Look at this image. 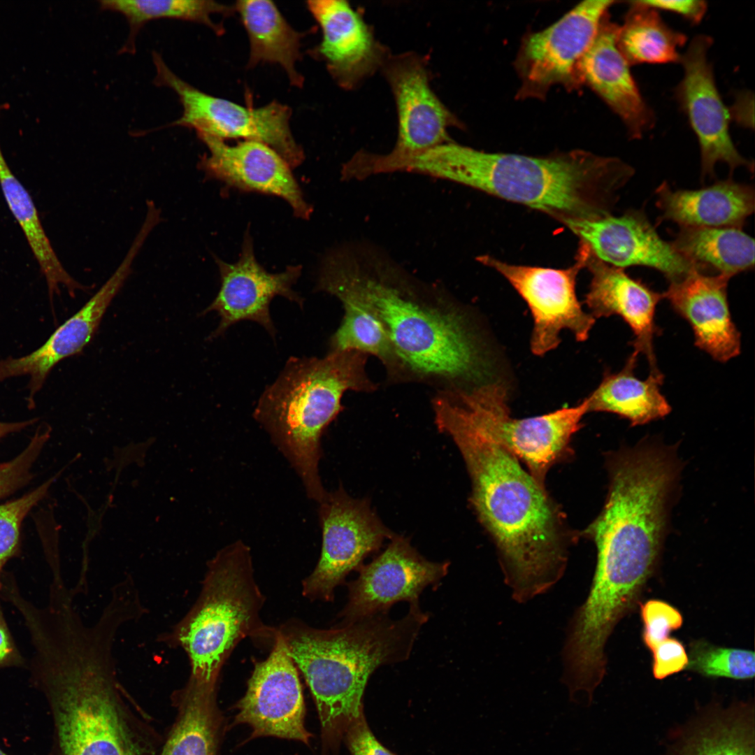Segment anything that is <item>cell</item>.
<instances>
[{
  "mask_svg": "<svg viewBox=\"0 0 755 755\" xmlns=\"http://www.w3.org/2000/svg\"><path fill=\"white\" fill-rule=\"evenodd\" d=\"M316 289L352 301L380 322L399 375L443 382L448 389L501 380L494 352L470 318L380 248L358 243L330 252Z\"/></svg>",
  "mask_w": 755,
  "mask_h": 755,
  "instance_id": "6da1fadb",
  "label": "cell"
},
{
  "mask_svg": "<svg viewBox=\"0 0 755 755\" xmlns=\"http://www.w3.org/2000/svg\"><path fill=\"white\" fill-rule=\"evenodd\" d=\"M433 408L438 428L453 439L466 462L472 504L503 554L515 598L542 592L559 578L563 558L542 485L451 398L438 395Z\"/></svg>",
  "mask_w": 755,
  "mask_h": 755,
  "instance_id": "7a4b0ae2",
  "label": "cell"
},
{
  "mask_svg": "<svg viewBox=\"0 0 755 755\" xmlns=\"http://www.w3.org/2000/svg\"><path fill=\"white\" fill-rule=\"evenodd\" d=\"M115 640L100 628L73 629L32 655L31 678L50 707L55 755H153L122 697Z\"/></svg>",
  "mask_w": 755,
  "mask_h": 755,
  "instance_id": "3957f363",
  "label": "cell"
},
{
  "mask_svg": "<svg viewBox=\"0 0 755 755\" xmlns=\"http://www.w3.org/2000/svg\"><path fill=\"white\" fill-rule=\"evenodd\" d=\"M409 172L450 180L559 218L608 214L633 174L620 159L574 150L545 157L491 153L450 141L415 157Z\"/></svg>",
  "mask_w": 755,
  "mask_h": 755,
  "instance_id": "277c9868",
  "label": "cell"
},
{
  "mask_svg": "<svg viewBox=\"0 0 755 755\" xmlns=\"http://www.w3.org/2000/svg\"><path fill=\"white\" fill-rule=\"evenodd\" d=\"M429 618L419 604L391 619L375 614L330 629L291 619L277 628L312 695L324 742L336 748L362 713L363 696L380 666L406 661Z\"/></svg>",
  "mask_w": 755,
  "mask_h": 755,
  "instance_id": "5b68a950",
  "label": "cell"
},
{
  "mask_svg": "<svg viewBox=\"0 0 755 755\" xmlns=\"http://www.w3.org/2000/svg\"><path fill=\"white\" fill-rule=\"evenodd\" d=\"M367 354L330 351L324 357H290L261 395L254 418L296 471L309 498L321 503L327 491L319 473L321 438L343 407L347 391H371Z\"/></svg>",
  "mask_w": 755,
  "mask_h": 755,
  "instance_id": "8992f818",
  "label": "cell"
},
{
  "mask_svg": "<svg viewBox=\"0 0 755 755\" xmlns=\"http://www.w3.org/2000/svg\"><path fill=\"white\" fill-rule=\"evenodd\" d=\"M264 601L254 577L250 549L239 540L208 562L195 603L159 638L186 653L189 678L217 684L222 666L242 640L273 641L276 628L266 625L260 615Z\"/></svg>",
  "mask_w": 755,
  "mask_h": 755,
  "instance_id": "52a82bcc",
  "label": "cell"
},
{
  "mask_svg": "<svg viewBox=\"0 0 755 755\" xmlns=\"http://www.w3.org/2000/svg\"><path fill=\"white\" fill-rule=\"evenodd\" d=\"M382 67L396 102V142L386 154L357 152L343 166L348 180L401 171L416 156L452 141L447 129L459 124L431 88L425 62L419 56L387 57Z\"/></svg>",
  "mask_w": 755,
  "mask_h": 755,
  "instance_id": "ba28073f",
  "label": "cell"
},
{
  "mask_svg": "<svg viewBox=\"0 0 755 755\" xmlns=\"http://www.w3.org/2000/svg\"><path fill=\"white\" fill-rule=\"evenodd\" d=\"M152 58L154 85L173 90L182 107L181 117L164 127H184L194 129L197 135L224 141H259L276 151L291 168L303 162L304 152L290 127V107L276 101L258 108L247 107L212 96L178 76L157 52H152Z\"/></svg>",
  "mask_w": 755,
  "mask_h": 755,
  "instance_id": "9c48e42d",
  "label": "cell"
},
{
  "mask_svg": "<svg viewBox=\"0 0 755 755\" xmlns=\"http://www.w3.org/2000/svg\"><path fill=\"white\" fill-rule=\"evenodd\" d=\"M510 387L487 384L450 393L480 429L514 456L522 459L542 485L549 466L559 456L588 412L584 399L578 405L543 415L512 418L508 406Z\"/></svg>",
  "mask_w": 755,
  "mask_h": 755,
  "instance_id": "30bf717a",
  "label": "cell"
},
{
  "mask_svg": "<svg viewBox=\"0 0 755 755\" xmlns=\"http://www.w3.org/2000/svg\"><path fill=\"white\" fill-rule=\"evenodd\" d=\"M322 550L312 572L302 582L310 601L330 602L346 576L394 535L380 520L367 499L350 496L343 487L327 492L319 503Z\"/></svg>",
  "mask_w": 755,
  "mask_h": 755,
  "instance_id": "8fae6325",
  "label": "cell"
},
{
  "mask_svg": "<svg viewBox=\"0 0 755 755\" xmlns=\"http://www.w3.org/2000/svg\"><path fill=\"white\" fill-rule=\"evenodd\" d=\"M589 252L581 241L575 263L565 269L510 264L485 255L480 261L501 274L526 303L533 319L531 352L542 356L556 348L567 329L577 341L587 340L596 318L582 307L576 280Z\"/></svg>",
  "mask_w": 755,
  "mask_h": 755,
  "instance_id": "7c38bea8",
  "label": "cell"
},
{
  "mask_svg": "<svg viewBox=\"0 0 755 755\" xmlns=\"http://www.w3.org/2000/svg\"><path fill=\"white\" fill-rule=\"evenodd\" d=\"M614 3L581 2L547 28L529 35L516 62L521 94L542 96L551 87L569 85L578 78L579 63Z\"/></svg>",
  "mask_w": 755,
  "mask_h": 755,
  "instance_id": "4fadbf2b",
  "label": "cell"
},
{
  "mask_svg": "<svg viewBox=\"0 0 755 755\" xmlns=\"http://www.w3.org/2000/svg\"><path fill=\"white\" fill-rule=\"evenodd\" d=\"M380 555L357 570L355 580L346 583L348 599L338 614L339 625L387 613L399 601L419 603L423 590L437 587L447 574L449 561H429L404 536L394 534Z\"/></svg>",
  "mask_w": 755,
  "mask_h": 755,
  "instance_id": "5bb4252c",
  "label": "cell"
},
{
  "mask_svg": "<svg viewBox=\"0 0 755 755\" xmlns=\"http://www.w3.org/2000/svg\"><path fill=\"white\" fill-rule=\"evenodd\" d=\"M233 724L252 728L250 739L273 736L309 745L305 707L297 668L276 628L268 657L254 663L243 697L236 705Z\"/></svg>",
  "mask_w": 755,
  "mask_h": 755,
  "instance_id": "9a60e30c",
  "label": "cell"
},
{
  "mask_svg": "<svg viewBox=\"0 0 755 755\" xmlns=\"http://www.w3.org/2000/svg\"><path fill=\"white\" fill-rule=\"evenodd\" d=\"M712 39L704 34L696 36L680 62L684 76L675 95L698 141L703 178L714 175L718 162L726 163L731 171L745 166L753 171L754 163L742 156L729 133L730 113L717 89L707 53Z\"/></svg>",
  "mask_w": 755,
  "mask_h": 755,
  "instance_id": "2e32d148",
  "label": "cell"
},
{
  "mask_svg": "<svg viewBox=\"0 0 755 755\" xmlns=\"http://www.w3.org/2000/svg\"><path fill=\"white\" fill-rule=\"evenodd\" d=\"M603 262L623 268L649 267L670 282L701 268L681 255L671 243L662 239L644 213L631 210L620 216L606 214L590 219L562 221Z\"/></svg>",
  "mask_w": 755,
  "mask_h": 755,
  "instance_id": "e0dca14e",
  "label": "cell"
},
{
  "mask_svg": "<svg viewBox=\"0 0 755 755\" xmlns=\"http://www.w3.org/2000/svg\"><path fill=\"white\" fill-rule=\"evenodd\" d=\"M221 286L213 302L202 315L215 311L220 317L217 329L208 340L222 335L233 324L250 320L261 325L275 338L276 329L270 315V303L276 296L303 306V299L293 286L301 274V266H289L285 271L271 273L256 259L250 233L245 235L238 259L225 262L215 257Z\"/></svg>",
  "mask_w": 755,
  "mask_h": 755,
  "instance_id": "ac0fdd59",
  "label": "cell"
},
{
  "mask_svg": "<svg viewBox=\"0 0 755 755\" xmlns=\"http://www.w3.org/2000/svg\"><path fill=\"white\" fill-rule=\"evenodd\" d=\"M197 136L208 150L199 161L200 168L208 178L240 191L280 197L296 217H310L312 207L304 199L291 166L271 147L255 141L231 145L208 135Z\"/></svg>",
  "mask_w": 755,
  "mask_h": 755,
  "instance_id": "d6986e66",
  "label": "cell"
},
{
  "mask_svg": "<svg viewBox=\"0 0 755 755\" xmlns=\"http://www.w3.org/2000/svg\"><path fill=\"white\" fill-rule=\"evenodd\" d=\"M142 247L141 241L134 240L111 276L76 313L50 335L42 346L22 357L1 359L0 381L29 375V398L33 399L52 368L64 359L81 352L91 341L108 306L130 275L133 261Z\"/></svg>",
  "mask_w": 755,
  "mask_h": 755,
  "instance_id": "ffe728a7",
  "label": "cell"
},
{
  "mask_svg": "<svg viewBox=\"0 0 755 755\" xmlns=\"http://www.w3.org/2000/svg\"><path fill=\"white\" fill-rule=\"evenodd\" d=\"M322 39L308 51L323 62L332 78L350 89L382 66L388 56L359 13L342 0L308 1Z\"/></svg>",
  "mask_w": 755,
  "mask_h": 755,
  "instance_id": "44dd1931",
  "label": "cell"
},
{
  "mask_svg": "<svg viewBox=\"0 0 755 755\" xmlns=\"http://www.w3.org/2000/svg\"><path fill=\"white\" fill-rule=\"evenodd\" d=\"M730 278L708 275L696 269L670 282L663 294L675 311L692 328L695 345L714 360L726 362L740 353V333L728 301Z\"/></svg>",
  "mask_w": 755,
  "mask_h": 755,
  "instance_id": "7402d4cb",
  "label": "cell"
},
{
  "mask_svg": "<svg viewBox=\"0 0 755 755\" xmlns=\"http://www.w3.org/2000/svg\"><path fill=\"white\" fill-rule=\"evenodd\" d=\"M585 267L591 274L585 303L596 319L618 315L633 334L634 351L647 357L650 373L660 372L656 366L653 341L657 332L655 312L663 298L641 280L634 279L623 268L607 264L592 254L589 248Z\"/></svg>",
  "mask_w": 755,
  "mask_h": 755,
  "instance_id": "603a6c76",
  "label": "cell"
},
{
  "mask_svg": "<svg viewBox=\"0 0 755 755\" xmlns=\"http://www.w3.org/2000/svg\"><path fill=\"white\" fill-rule=\"evenodd\" d=\"M618 26L603 20L592 44L578 65L584 81L621 119L628 135L640 138L654 124V115L644 100L617 44Z\"/></svg>",
  "mask_w": 755,
  "mask_h": 755,
  "instance_id": "cb8c5ba5",
  "label": "cell"
},
{
  "mask_svg": "<svg viewBox=\"0 0 755 755\" xmlns=\"http://www.w3.org/2000/svg\"><path fill=\"white\" fill-rule=\"evenodd\" d=\"M754 705L739 701L698 710L669 737L665 755H754Z\"/></svg>",
  "mask_w": 755,
  "mask_h": 755,
  "instance_id": "d4e9b609",
  "label": "cell"
},
{
  "mask_svg": "<svg viewBox=\"0 0 755 755\" xmlns=\"http://www.w3.org/2000/svg\"><path fill=\"white\" fill-rule=\"evenodd\" d=\"M656 193L661 219L681 226L742 227L754 210L753 187L733 179L693 190H673L664 182Z\"/></svg>",
  "mask_w": 755,
  "mask_h": 755,
  "instance_id": "484cf974",
  "label": "cell"
},
{
  "mask_svg": "<svg viewBox=\"0 0 755 755\" xmlns=\"http://www.w3.org/2000/svg\"><path fill=\"white\" fill-rule=\"evenodd\" d=\"M234 6L250 42L247 68L265 63L278 64L290 85L301 88L304 78L296 70V63L302 59L301 40L307 32L295 30L271 1H238Z\"/></svg>",
  "mask_w": 755,
  "mask_h": 755,
  "instance_id": "4316f807",
  "label": "cell"
},
{
  "mask_svg": "<svg viewBox=\"0 0 755 755\" xmlns=\"http://www.w3.org/2000/svg\"><path fill=\"white\" fill-rule=\"evenodd\" d=\"M638 354L633 352L619 372L605 374L599 385L585 398L588 412H607L628 419L631 426L643 425L666 417L671 407L661 394V373L635 376Z\"/></svg>",
  "mask_w": 755,
  "mask_h": 755,
  "instance_id": "83f0119b",
  "label": "cell"
},
{
  "mask_svg": "<svg viewBox=\"0 0 755 755\" xmlns=\"http://www.w3.org/2000/svg\"><path fill=\"white\" fill-rule=\"evenodd\" d=\"M216 689L189 677L178 693V714L160 755H216L221 727Z\"/></svg>",
  "mask_w": 755,
  "mask_h": 755,
  "instance_id": "f1b7e54d",
  "label": "cell"
},
{
  "mask_svg": "<svg viewBox=\"0 0 755 755\" xmlns=\"http://www.w3.org/2000/svg\"><path fill=\"white\" fill-rule=\"evenodd\" d=\"M671 243L700 268L710 266L730 278L754 266V240L742 227L681 226Z\"/></svg>",
  "mask_w": 755,
  "mask_h": 755,
  "instance_id": "f546056e",
  "label": "cell"
},
{
  "mask_svg": "<svg viewBox=\"0 0 755 755\" xmlns=\"http://www.w3.org/2000/svg\"><path fill=\"white\" fill-rule=\"evenodd\" d=\"M0 185L9 209L17 221L47 281L50 297L67 288L73 297L77 289L87 287L75 280L57 256L41 224L33 200L10 169L0 147Z\"/></svg>",
  "mask_w": 755,
  "mask_h": 755,
  "instance_id": "4dcf8cb0",
  "label": "cell"
},
{
  "mask_svg": "<svg viewBox=\"0 0 755 755\" xmlns=\"http://www.w3.org/2000/svg\"><path fill=\"white\" fill-rule=\"evenodd\" d=\"M624 24L618 27L617 44L630 65L680 62L679 50L686 36L668 27L657 10L640 1H628Z\"/></svg>",
  "mask_w": 755,
  "mask_h": 755,
  "instance_id": "1f68e13d",
  "label": "cell"
},
{
  "mask_svg": "<svg viewBox=\"0 0 755 755\" xmlns=\"http://www.w3.org/2000/svg\"><path fill=\"white\" fill-rule=\"evenodd\" d=\"M99 3L102 10L119 13L128 22L129 36L120 50L121 53L135 52L136 36L150 21L173 19L199 23L221 36L224 27L215 22L213 15L229 17L236 13L234 4L211 0H101Z\"/></svg>",
  "mask_w": 755,
  "mask_h": 755,
  "instance_id": "d6a6232c",
  "label": "cell"
},
{
  "mask_svg": "<svg viewBox=\"0 0 755 755\" xmlns=\"http://www.w3.org/2000/svg\"><path fill=\"white\" fill-rule=\"evenodd\" d=\"M345 314L331 336L330 351L354 350L378 357L393 375H399L398 365L387 335L380 322L359 304L340 300Z\"/></svg>",
  "mask_w": 755,
  "mask_h": 755,
  "instance_id": "836d02e7",
  "label": "cell"
},
{
  "mask_svg": "<svg viewBox=\"0 0 755 755\" xmlns=\"http://www.w3.org/2000/svg\"><path fill=\"white\" fill-rule=\"evenodd\" d=\"M688 659L686 670L706 677L748 680L755 673L753 651L719 647L704 640L690 644Z\"/></svg>",
  "mask_w": 755,
  "mask_h": 755,
  "instance_id": "e575fe53",
  "label": "cell"
},
{
  "mask_svg": "<svg viewBox=\"0 0 755 755\" xmlns=\"http://www.w3.org/2000/svg\"><path fill=\"white\" fill-rule=\"evenodd\" d=\"M52 480L43 482L17 499L0 505V594L3 567L16 551L21 524L30 510L47 494Z\"/></svg>",
  "mask_w": 755,
  "mask_h": 755,
  "instance_id": "d590c367",
  "label": "cell"
},
{
  "mask_svg": "<svg viewBox=\"0 0 755 755\" xmlns=\"http://www.w3.org/2000/svg\"><path fill=\"white\" fill-rule=\"evenodd\" d=\"M640 612L643 623L642 641L650 651L683 624L681 612L662 600L647 601L640 605Z\"/></svg>",
  "mask_w": 755,
  "mask_h": 755,
  "instance_id": "8d00e7d4",
  "label": "cell"
},
{
  "mask_svg": "<svg viewBox=\"0 0 755 755\" xmlns=\"http://www.w3.org/2000/svg\"><path fill=\"white\" fill-rule=\"evenodd\" d=\"M50 437V430H38L27 447L15 458L0 464V498L24 485L31 477L30 469Z\"/></svg>",
  "mask_w": 755,
  "mask_h": 755,
  "instance_id": "74e56055",
  "label": "cell"
},
{
  "mask_svg": "<svg viewBox=\"0 0 755 755\" xmlns=\"http://www.w3.org/2000/svg\"><path fill=\"white\" fill-rule=\"evenodd\" d=\"M651 652L652 670L656 680H663L687 668L688 654L682 642L675 638L668 637Z\"/></svg>",
  "mask_w": 755,
  "mask_h": 755,
  "instance_id": "f35d334b",
  "label": "cell"
},
{
  "mask_svg": "<svg viewBox=\"0 0 755 755\" xmlns=\"http://www.w3.org/2000/svg\"><path fill=\"white\" fill-rule=\"evenodd\" d=\"M345 738L351 755H395L374 736L362 712L348 727Z\"/></svg>",
  "mask_w": 755,
  "mask_h": 755,
  "instance_id": "ab89813d",
  "label": "cell"
},
{
  "mask_svg": "<svg viewBox=\"0 0 755 755\" xmlns=\"http://www.w3.org/2000/svg\"><path fill=\"white\" fill-rule=\"evenodd\" d=\"M643 4L656 10H663L681 15L693 24L699 23L703 18L707 3L700 0L686 1H640Z\"/></svg>",
  "mask_w": 755,
  "mask_h": 755,
  "instance_id": "60d3db41",
  "label": "cell"
},
{
  "mask_svg": "<svg viewBox=\"0 0 755 755\" xmlns=\"http://www.w3.org/2000/svg\"><path fill=\"white\" fill-rule=\"evenodd\" d=\"M23 664L0 606V668Z\"/></svg>",
  "mask_w": 755,
  "mask_h": 755,
  "instance_id": "b9f144b4",
  "label": "cell"
},
{
  "mask_svg": "<svg viewBox=\"0 0 755 755\" xmlns=\"http://www.w3.org/2000/svg\"><path fill=\"white\" fill-rule=\"evenodd\" d=\"M36 419H31L19 422H0V439L5 436L19 431L27 426L35 423Z\"/></svg>",
  "mask_w": 755,
  "mask_h": 755,
  "instance_id": "7bdbcfd3",
  "label": "cell"
},
{
  "mask_svg": "<svg viewBox=\"0 0 755 755\" xmlns=\"http://www.w3.org/2000/svg\"><path fill=\"white\" fill-rule=\"evenodd\" d=\"M0 755H9L0 748Z\"/></svg>",
  "mask_w": 755,
  "mask_h": 755,
  "instance_id": "ee69618b",
  "label": "cell"
},
{
  "mask_svg": "<svg viewBox=\"0 0 755 755\" xmlns=\"http://www.w3.org/2000/svg\"><path fill=\"white\" fill-rule=\"evenodd\" d=\"M295 755H297V754H295Z\"/></svg>",
  "mask_w": 755,
  "mask_h": 755,
  "instance_id": "f6af8a7d",
  "label": "cell"
}]
</instances>
